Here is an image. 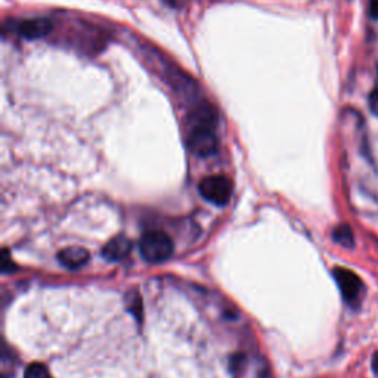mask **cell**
I'll list each match as a JSON object with an SVG mask.
<instances>
[{
    "label": "cell",
    "instance_id": "obj_1",
    "mask_svg": "<svg viewBox=\"0 0 378 378\" xmlns=\"http://www.w3.org/2000/svg\"><path fill=\"white\" fill-rule=\"evenodd\" d=\"M141 256L148 263H163L170 259L175 251V244L171 238L163 231L147 232L139 243Z\"/></svg>",
    "mask_w": 378,
    "mask_h": 378
},
{
    "label": "cell",
    "instance_id": "obj_2",
    "mask_svg": "<svg viewBox=\"0 0 378 378\" xmlns=\"http://www.w3.org/2000/svg\"><path fill=\"white\" fill-rule=\"evenodd\" d=\"M198 191L204 200H207L219 207L227 205L232 197L234 185L227 176H209L200 182Z\"/></svg>",
    "mask_w": 378,
    "mask_h": 378
},
{
    "label": "cell",
    "instance_id": "obj_3",
    "mask_svg": "<svg viewBox=\"0 0 378 378\" xmlns=\"http://www.w3.org/2000/svg\"><path fill=\"white\" fill-rule=\"evenodd\" d=\"M186 145L197 157H210L216 154L219 141L213 127H189Z\"/></svg>",
    "mask_w": 378,
    "mask_h": 378
},
{
    "label": "cell",
    "instance_id": "obj_4",
    "mask_svg": "<svg viewBox=\"0 0 378 378\" xmlns=\"http://www.w3.org/2000/svg\"><path fill=\"white\" fill-rule=\"evenodd\" d=\"M334 278H336V282L338 284L341 296L346 300V303L352 304L359 300L360 291H362V281H360V278L355 272L346 268H336Z\"/></svg>",
    "mask_w": 378,
    "mask_h": 378
},
{
    "label": "cell",
    "instance_id": "obj_5",
    "mask_svg": "<svg viewBox=\"0 0 378 378\" xmlns=\"http://www.w3.org/2000/svg\"><path fill=\"white\" fill-rule=\"evenodd\" d=\"M13 30L20 38L25 40H38L52 33L54 24L47 18H31L16 23Z\"/></svg>",
    "mask_w": 378,
    "mask_h": 378
},
{
    "label": "cell",
    "instance_id": "obj_6",
    "mask_svg": "<svg viewBox=\"0 0 378 378\" xmlns=\"http://www.w3.org/2000/svg\"><path fill=\"white\" fill-rule=\"evenodd\" d=\"M217 126V113L216 110L204 102L195 107L188 114V127H213Z\"/></svg>",
    "mask_w": 378,
    "mask_h": 378
},
{
    "label": "cell",
    "instance_id": "obj_7",
    "mask_svg": "<svg viewBox=\"0 0 378 378\" xmlns=\"http://www.w3.org/2000/svg\"><path fill=\"white\" fill-rule=\"evenodd\" d=\"M91 254L83 247H67L58 253L59 263L67 269H80L89 262Z\"/></svg>",
    "mask_w": 378,
    "mask_h": 378
},
{
    "label": "cell",
    "instance_id": "obj_8",
    "mask_svg": "<svg viewBox=\"0 0 378 378\" xmlns=\"http://www.w3.org/2000/svg\"><path fill=\"white\" fill-rule=\"evenodd\" d=\"M130 250H132L130 239H127L126 236H115L104 247V250H102V256L108 260L117 262L125 259V257L130 253Z\"/></svg>",
    "mask_w": 378,
    "mask_h": 378
},
{
    "label": "cell",
    "instance_id": "obj_9",
    "mask_svg": "<svg viewBox=\"0 0 378 378\" xmlns=\"http://www.w3.org/2000/svg\"><path fill=\"white\" fill-rule=\"evenodd\" d=\"M333 238L334 241L345 246V247H352L353 243H355V238H353V232L350 229V227L348 225H340L334 229V234H333Z\"/></svg>",
    "mask_w": 378,
    "mask_h": 378
},
{
    "label": "cell",
    "instance_id": "obj_10",
    "mask_svg": "<svg viewBox=\"0 0 378 378\" xmlns=\"http://www.w3.org/2000/svg\"><path fill=\"white\" fill-rule=\"evenodd\" d=\"M24 378H52V375H50V372L43 364L34 362L27 367L24 372Z\"/></svg>",
    "mask_w": 378,
    "mask_h": 378
},
{
    "label": "cell",
    "instance_id": "obj_11",
    "mask_svg": "<svg viewBox=\"0 0 378 378\" xmlns=\"http://www.w3.org/2000/svg\"><path fill=\"white\" fill-rule=\"evenodd\" d=\"M370 108L378 117V89L372 91L370 95Z\"/></svg>",
    "mask_w": 378,
    "mask_h": 378
},
{
    "label": "cell",
    "instance_id": "obj_12",
    "mask_svg": "<svg viewBox=\"0 0 378 378\" xmlns=\"http://www.w3.org/2000/svg\"><path fill=\"white\" fill-rule=\"evenodd\" d=\"M15 265H13V262H11L9 260V256H8V251H5V254H4V272L6 273V272H11V270H15V268H13Z\"/></svg>",
    "mask_w": 378,
    "mask_h": 378
},
{
    "label": "cell",
    "instance_id": "obj_13",
    "mask_svg": "<svg viewBox=\"0 0 378 378\" xmlns=\"http://www.w3.org/2000/svg\"><path fill=\"white\" fill-rule=\"evenodd\" d=\"M370 12L372 18L378 20V0H370Z\"/></svg>",
    "mask_w": 378,
    "mask_h": 378
},
{
    "label": "cell",
    "instance_id": "obj_14",
    "mask_svg": "<svg viewBox=\"0 0 378 378\" xmlns=\"http://www.w3.org/2000/svg\"><path fill=\"white\" fill-rule=\"evenodd\" d=\"M372 370L378 374V352L372 357Z\"/></svg>",
    "mask_w": 378,
    "mask_h": 378
}]
</instances>
